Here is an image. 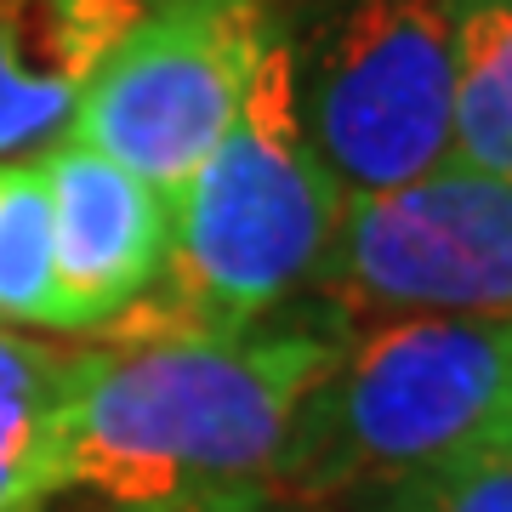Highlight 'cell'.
I'll return each instance as SVG.
<instances>
[{"label": "cell", "mask_w": 512, "mask_h": 512, "mask_svg": "<svg viewBox=\"0 0 512 512\" xmlns=\"http://www.w3.org/2000/svg\"><path fill=\"white\" fill-rule=\"evenodd\" d=\"M0 325L69 330L52 251V194L40 154L0 160Z\"/></svg>", "instance_id": "obj_11"}, {"label": "cell", "mask_w": 512, "mask_h": 512, "mask_svg": "<svg viewBox=\"0 0 512 512\" xmlns=\"http://www.w3.org/2000/svg\"><path fill=\"white\" fill-rule=\"evenodd\" d=\"M507 450H512V439H507Z\"/></svg>", "instance_id": "obj_14"}, {"label": "cell", "mask_w": 512, "mask_h": 512, "mask_svg": "<svg viewBox=\"0 0 512 512\" xmlns=\"http://www.w3.org/2000/svg\"><path fill=\"white\" fill-rule=\"evenodd\" d=\"M285 0H160L97 69L69 137L177 200L239 120Z\"/></svg>", "instance_id": "obj_5"}, {"label": "cell", "mask_w": 512, "mask_h": 512, "mask_svg": "<svg viewBox=\"0 0 512 512\" xmlns=\"http://www.w3.org/2000/svg\"><path fill=\"white\" fill-rule=\"evenodd\" d=\"M348 336L302 296L228 336L74 348L63 495L86 490L103 512H274L291 421Z\"/></svg>", "instance_id": "obj_1"}, {"label": "cell", "mask_w": 512, "mask_h": 512, "mask_svg": "<svg viewBox=\"0 0 512 512\" xmlns=\"http://www.w3.org/2000/svg\"><path fill=\"white\" fill-rule=\"evenodd\" d=\"M461 0H285L296 120L342 194L450 165Z\"/></svg>", "instance_id": "obj_4"}, {"label": "cell", "mask_w": 512, "mask_h": 512, "mask_svg": "<svg viewBox=\"0 0 512 512\" xmlns=\"http://www.w3.org/2000/svg\"><path fill=\"white\" fill-rule=\"evenodd\" d=\"M274 512H330V507H274Z\"/></svg>", "instance_id": "obj_13"}, {"label": "cell", "mask_w": 512, "mask_h": 512, "mask_svg": "<svg viewBox=\"0 0 512 512\" xmlns=\"http://www.w3.org/2000/svg\"><path fill=\"white\" fill-rule=\"evenodd\" d=\"M52 194V251L57 291L69 330L103 336L126 308L160 285L171 262V200L154 183L131 177L97 148L52 143L40 154Z\"/></svg>", "instance_id": "obj_7"}, {"label": "cell", "mask_w": 512, "mask_h": 512, "mask_svg": "<svg viewBox=\"0 0 512 512\" xmlns=\"http://www.w3.org/2000/svg\"><path fill=\"white\" fill-rule=\"evenodd\" d=\"M512 439V319H376L296 410L279 507L348 495Z\"/></svg>", "instance_id": "obj_3"}, {"label": "cell", "mask_w": 512, "mask_h": 512, "mask_svg": "<svg viewBox=\"0 0 512 512\" xmlns=\"http://www.w3.org/2000/svg\"><path fill=\"white\" fill-rule=\"evenodd\" d=\"M313 302L359 319H512V183L439 165L382 194H348Z\"/></svg>", "instance_id": "obj_6"}, {"label": "cell", "mask_w": 512, "mask_h": 512, "mask_svg": "<svg viewBox=\"0 0 512 512\" xmlns=\"http://www.w3.org/2000/svg\"><path fill=\"white\" fill-rule=\"evenodd\" d=\"M342 183L296 120L291 52L268 46L211 160L171 200V262L160 285L103 330V342L228 336L313 291L342 222Z\"/></svg>", "instance_id": "obj_2"}, {"label": "cell", "mask_w": 512, "mask_h": 512, "mask_svg": "<svg viewBox=\"0 0 512 512\" xmlns=\"http://www.w3.org/2000/svg\"><path fill=\"white\" fill-rule=\"evenodd\" d=\"M74 353L0 325V512H40L63 495V404Z\"/></svg>", "instance_id": "obj_9"}, {"label": "cell", "mask_w": 512, "mask_h": 512, "mask_svg": "<svg viewBox=\"0 0 512 512\" xmlns=\"http://www.w3.org/2000/svg\"><path fill=\"white\" fill-rule=\"evenodd\" d=\"M348 512H512V450H478L348 495Z\"/></svg>", "instance_id": "obj_12"}, {"label": "cell", "mask_w": 512, "mask_h": 512, "mask_svg": "<svg viewBox=\"0 0 512 512\" xmlns=\"http://www.w3.org/2000/svg\"><path fill=\"white\" fill-rule=\"evenodd\" d=\"M160 0H0V160L63 143L114 46Z\"/></svg>", "instance_id": "obj_8"}, {"label": "cell", "mask_w": 512, "mask_h": 512, "mask_svg": "<svg viewBox=\"0 0 512 512\" xmlns=\"http://www.w3.org/2000/svg\"><path fill=\"white\" fill-rule=\"evenodd\" d=\"M450 160L512 183V0H461Z\"/></svg>", "instance_id": "obj_10"}]
</instances>
